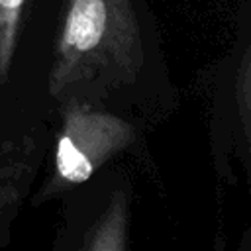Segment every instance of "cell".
I'll use <instances>...</instances> for the list:
<instances>
[{
  "label": "cell",
  "mask_w": 251,
  "mask_h": 251,
  "mask_svg": "<svg viewBox=\"0 0 251 251\" xmlns=\"http://www.w3.org/2000/svg\"><path fill=\"white\" fill-rule=\"evenodd\" d=\"M145 63L143 27L133 0H65L47 94L55 104L67 98L108 104L139 80Z\"/></svg>",
  "instance_id": "6da1fadb"
},
{
  "label": "cell",
  "mask_w": 251,
  "mask_h": 251,
  "mask_svg": "<svg viewBox=\"0 0 251 251\" xmlns=\"http://www.w3.org/2000/svg\"><path fill=\"white\" fill-rule=\"evenodd\" d=\"M57 106V126L51 135L43 182L31 194V206H41L100 175L120 157H147L139 126L108 104L86 98H67Z\"/></svg>",
  "instance_id": "7a4b0ae2"
},
{
  "label": "cell",
  "mask_w": 251,
  "mask_h": 251,
  "mask_svg": "<svg viewBox=\"0 0 251 251\" xmlns=\"http://www.w3.org/2000/svg\"><path fill=\"white\" fill-rule=\"evenodd\" d=\"M208 135L220 186L235 184V163L249 171L251 149V45L243 25L233 49L204 71Z\"/></svg>",
  "instance_id": "3957f363"
},
{
  "label": "cell",
  "mask_w": 251,
  "mask_h": 251,
  "mask_svg": "<svg viewBox=\"0 0 251 251\" xmlns=\"http://www.w3.org/2000/svg\"><path fill=\"white\" fill-rule=\"evenodd\" d=\"M96 178V176H94ZM80 188V186H78ZM82 210L67 206L65 226L57 231L53 249L78 251H129L131 247V184L126 175H104L90 184H82ZM80 188V190H82Z\"/></svg>",
  "instance_id": "277c9868"
},
{
  "label": "cell",
  "mask_w": 251,
  "mask_h": 251,
  "mask_svg": "<svg viewBox=\"0 0 251 251\" xmlns=\"http://www.w3.org/2000/svg\"><path fill=\"white\" fill-rule=\"evenodd\" d=\"M47 145L43 126L27 127L0 143V249L12 239V226L31 194Z\"/></svg>",
  "instance_id": "5b68a950"
},
{
  "label": "cell",
  "mask_w": 251,
  "mask_h": 251,
  "mask_svg": "<svg viewBox=\"0 0 251 251\" xmlns=\"http://www.w3.org/2000/svg\"><path fill=\"white\" fill-rule=\"evenodd\" d=\"M29 2L31 0H0V84L10 78Z\"/></svg>",
  "instance_id": "8992f818"
}]
</instances>
